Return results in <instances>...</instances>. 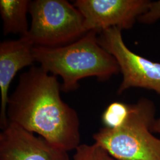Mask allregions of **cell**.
I'll return each mask as SVG.
<instances>
[{
	"mask_svg": "<svg viewBox=\"0 0 160 160\" xmlns=\"http://www.w3.org/2000/svg\"><path fill=\"white\" fill-rule=\"evenodd\" d=\"M97 32H88L78 40L64 46H34L35 62L48 73L60 76L61 90L74 91L80 80L90 77L106 81L118 74L120 68L116 59L100 46Z\"/></svg>",
	"mask_w": 160,
	"mask_h": 160,
	"instance_id": "cell-2",
	"label": "cell"
},
{
	"mask_svg": "<svg viewBox=\"0 0 160 160\" xmlns=\"http://www.w3.org/2000/svg\"><path fill=\"white\" fill-rule=\"evenodd\" d=\"M160 18V0L150 2L147 11L138 18L140 23L152 24Z\"/></svg>",
	"mask_w": 160,
	"mask_h": 160,
	"instance_id": "cell-12",
	"label": "cell"
},
{
	"mask_svg": "<svg viewBox=\"0 0 160 160\" xmlns=\"http://www.w3.org/2000/svg\"><path fill=\"white\" fill-rule=\"evenodd\" d=\"M148 0H77L75 7L84 18L87 32L117 28H132L136 20L147 11Z\"/></svg>",
	"mask_w": 160,
	"mask_h": 160,
	"instance_id": "cell-6",
	"label": "cell"
},
{
	"mask_svg": "<svg viewBox=\"0 0 160 160\" xmlns=\"http://www.w3.org/2000/svg\"><path fill=\"white\" fill-rule=\"evenodd\" d=\"M152 132L153 133H160V118L155 120L152 126Z\"/></svg>",
	"mask_w": 160,
	"mask_h": 160,
	"instance_id": "cell-13",
	"label": "cell"
},
{
	"mask_svg": "<svg viewBox=\"0 0 160 160\" xmlns=\"http://www.w3.org/2000/svg\"><path fill=\"white\" fill-rule=\"evenodd\" d=\"M28 35L34 46L54 48L78 40L87 33L80 11L66 0L30 1Z\"/></svg>",
	"mask_w": 160,
	"mask_h": 160,
	"instance_id": "cell-4",
	"label": "cell"
},
{
	"mask_svg": "<svg viewBox=\"0 0 160 160\" xmlns=\"http://www.w3.org/2000/svg\"><path fill=\"white\" fill-rule=\"evenodd\" d=\"M34 44L29 36H20L17 40H7L0 43V125L2 129L8 123L7 106L10 85L17 72L24 67L33 66Z\"/></svg>",
	"mask_w": 160,
	"mask_h": 160,
	"instance_id": "cell-8",
	"label": "cell"
},
{
	"mask_svg": "<svg viewBox=\"0 0 160 160\" xmlns=\"http://www.w3.org/2000/svg\"><path fill=\"white\" fill-rule=\"evenodd\" d=\"M0 160H70L68 152L13 123L0 133Z\"/></svg>",
	"mask_w": 160,
	"mask_h": 160,
	"instance_id": "cell-7",
	"label": "cell"
},
{
	"mask_svg": "<svg viewBox=\"0 0 160 160\" xmlns=\"http://www.w3.org/2000/svg\"><path fill=\"white\" fill-rule=\"evenodd\" d=\"M30 3L29 0L0 1V13L4 35L18 33L23 36L28 34L27 13L29 11Z\"/></svg>",
	"mask_w": 160,
	"mask_h": 160,
	"instance_id": "cell-9",
	"label": "cell"
},
{
	"mask_svg": "<svg viewBox=\"0 0 160 160\" xmlns=\"http://www.w3.org/2000/svg\"><path fill=\"white\" fill-rule=\"evenodd\" d=\"M61 90L57 76L33 65L20 75L16 90L9 96L7 117L8 122L36 133L68 152L80 145V119L62 100Z\"/></svg>",
	"mask_w": 160,
	"mask_h": 160,
	"instance_id": "cell-1",
	"label": "cell"
},
{
	"mask_svg": "<svg viewBox=\"0 0 160 160\" xmlns=\"http://www.w3.org/2000/svg\"><path fill=\"white\" fill-rule=\"evenodd\" d=\"M129 113V105L115 102L110 104L103 112L102 119L106 128L114 129L121 126Z\"/></svg>",
	"mask_w": 160,
	"mask_h": 160,
	"instance_id": "cell-10",
	"label": "cell"
},
{
	"mask_svg": "<svg viewBox=\"0 0 160 160\" xmlns=\"http://www.w3.org/2000/svg\"><path fill=\"white\" fill-rule=\"evenodd\" d=\"M72 160H118L97 143L80 144L75 149Z\"/></svg>",
	"mask_w": 160,
	"mask_h": 160,
	"instance_id": "cell-11",
	"label": "cell"
},
{
	"mask_svg": "<svg viewBox=\"0 0 160 160\" xmlns=\"http://www.w3.org/2000/svg\"><path fill=\"white\" fill-rule=\"evenodd\" d=\"M122 30L112 28L101 32L98 36L99 44L116 59L123 75L118 93L122 94L130 88H142L160 95V63L130 50L123 41Z\"/></svg>",
	"mask_w": 160,
	"mask_h": 160,
	"instance_id": "cell-5",
	"label": "cell"
},
{
	"mask_svg": "<svg viewBox=\"0 0 160 160\" xmlns=\"http://www.w3.org/2000/svg\"><path fill=\"white\" fill-rule=\"evenodd\" d=\"M154 104L146 98L129 105V113L121 126L103 128L94 133L95 143L118 160H160V139L152 134Z\"/></svg>",
	"mask_w": 160,
	"mask_h": 160,
	"instance_id": "cell-3",
	"label": "cell"
}]
</instances>
